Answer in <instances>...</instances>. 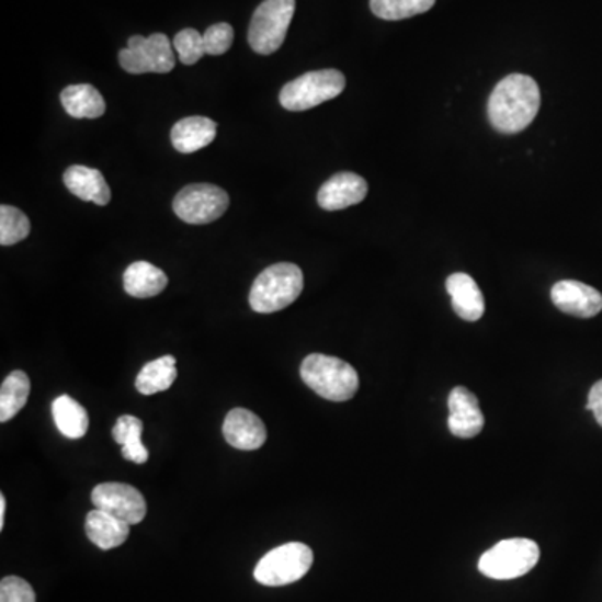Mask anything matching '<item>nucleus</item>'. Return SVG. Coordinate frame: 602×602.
Here are the masks:
<instances>
[{"instance_id":"1","label":"nucleus","mask_w":602,"mask_h":602,"mask_svg":"<svg viewBox=\"0 0 602 602\" xmlns=\"http://www.w3.org/2000/svg\"><path fill=\"white\" fill-rule=\"evenodd\" d=\"M541 107L539 86L524 75L502 79L489 98V121L502 134L524 130L535 120Z\"/></svg>"},{"instance_id":"2","label":"nucleus","mask_w":602,"mask_h":602,"mask_svg":"<svg viewBox=\"0 0 602 602\" xmlns=\"http://www.w3.org/2000/svg\"><path fill=\"white\" fill-rule=\"evenodd\" d=\"M304 272L293 263L268 266L254 280L250 305L257 314H275L295 304L304 292Z\"/></svg>"},{"instance_id":"3","label":"nucleus","mask_w":602,"mask_h":602,"mask_svg":"<svg viewBox=\"0 0 602 602\" xmlns=\"http://www.w3.org/2000/svg\"><path fill=\"white\" fill-rule=\"evenodd\" d=\"M302 380L320 397L330 401H347L359 390V374L350 363L337 356L311 353L299 368Z\"/></svg>"},{"instance_id":"4","label":"nucleus","mask_w":602,"mask_h":602,"mask_svg":"<svg viewBox=\"0 0 602 602\" xmlns=\"http://www.w3.org/2000/svg\"><path fill=\"white\" fill-rule=\"evenodd\" d=\"M345 76L337 69H321L293 79L283 86L280 103L288 111H307L342 94Z\"/></svg>"},{"instance_id":"5","label":"nucleus","mask_w":602,"mask_h":602,"mask_svg":"<svg viewBox=\"0 0 602 602\" xmlns=\"http://www.w3.org/2000/svg\"><path fill=\"white\" fill-rule=\"evenodd\" d=\"M539 546L531 539H506L487 550L479 560V571L497 581L522 578L539 563Z\"/></svg>"},{"instance_id":"6","label":"nucleus","mask_w":602,"mask_h":602,"mask_svg":"<svg viewBox=\"0 0 602 602\" xmlns=\"http://www.w3.org/2000/svg\"><path fill=\"white\" fill-rule=\"evenodd\" d=\"M295 8V0H264L258 5L248 31V43L254 53L270 56L283 46Z\"/></svg>"},{"instance_id":"7","label":"nucleus","mask_w":602,"mask_h":602,"mask_svg":"<svg viewBox=\"0 0 602 602\" xmlns=\"http://www.w3.org/2000/svg\"><path fill=\"white\" fill-rule=\"evenodd\" d=\"M314 564V553L302 543H288L261 557L254 569V579L270 588L299 581Z\"/></svg>"},{"instance_id":"8","label":"nucleus","mask_w":602,"mask_h":602,"mask_svg":"<svg viewBox=\"0 0 602 602\" xmlns=\"http://www.w3.org/2000/svg\"><path fill=\"white\" fill-rule=\"evenodd\" d=\"M120 64L129 75H166L173 71L177 57L170 39L158 32L149 37H129L126 49L120 53Z\"/></svg>"},{"instance_id":"9","label":"nucleus","mask_w":602,"mask_h":602,"mask_svg":"<svg viewBox=\"0 0 602 602\" xmlns=\"http://www.w3.org/2000/svg\"><path fill=\"white\" fill-rule=\"evenodd\" d=\"M229 196L215 184H190L177 194L173 209L188 225H208L225 215Z\"/></svg>"},{"instance_id":"10","label":"nucleus","mask_w":602,"mask_h":602,"mask_svg":"<svg viewBox=\"0 0 602 602\" xmlns=\"http://www.w3.org/2000/svg\"><path fill=\"white\" fill-rule=\"evenodd\" d=\"M91 500L95 509H101L129 525L139 524L148 512L145 496L127 484H99L92 490Z\"/></svg>"},{"instance_id":"11","label":"nucleus","mask_w":602,"mask_h":602,"mask_svg":"<svg viewBox=\"0 0 602 602\" xmlns=\"http://www.w3.org/2000/svg\"><path fill=\"white\" fill-rule=\"evenodd\" d=\"M553 304L564 314L578 318H592L601 314L602 295L598 289L576 280H563L553 286Z\"/></svg>"},{"instance_id":"12","label":"nucleus","mask_w":602,"mask_h":602,"mask_svg":"<svg viewBox=\"0 0 602 602\" xmlns=\"http://www.w3.org/2000/svg\"><path fill=\"white\" fill-rule=\"evenodd\" d=\"M448 429L455 438L473 439L482 432L484 419L479 398L465 387H455L448 395Z\"/></svg>"},{"instance_id":"13","label":"nucleus","mask_w":602,"mask_h":602,"mask_svg":"<svg viewBox=\"0 0 602 602\" xmlns=\"http://www.w3.org/2000/svg\"><path fill=\"white\" fill-rule=\"evenodd\" d=\"M368 193V184L355 173L331 177L318 191V205L327 212H339L359 205Z\"/></svg>"},{"instance_id":"14","label":"nucleus","mask_w":602,"mask_h":602,"mask_svg":"<svg viewBox=\"0 0 602 602\" xmlns=\"http://www.w3.org/2000/svg\"><path fill=\"white\" fill-rule=\"evenodd\" d=\"M223 435L238 451H257L266 442V427L247 409H232L223 423Z\"/></svg>"},{"instance_id":"15","label":"nucleus","mask_w":602,"mask_h":602,"mask_svg":"<svg viewBox=\"0 0 602 602\" xmlns=\"http://www.w3.org/2000/svg\"><path fill=\"white\" fill-rule=\"evenodd\" d=\"M447 292L452 298V308L465 321H477L486 311V299L473 276L467 273H454L447 279Z\"/></svg>"},{"instance_id":"16","label":"nucleus","mask_w":602,"mask_h":602,"mask_svg":"<svg viewBox=\"0 0 602 602\" xmlns=\"http://www.w3.org/2000/svg\"><path fill=\"white\" fill-rule=\"evenodd\" d=\"M64 184L75 196L82 201H92L95 205L106 206L111 201L110 184L101 171L88 166H71L64 173Z\"/></svg>"},{"instance_id":"17","label":"nucleus","mask_w":602,"mask_h":602,"mask_svg":"<svg viewBox=\"0 0 602 602\" xmlns=\"http://www.w3.org/2000/svg\"><path fill=\"white\" fill-rule=\"evenodd\" d=\"M216 129H218V124L208 117H184V120L178 121L171 129V143L178 151L191 155V152L200 151V149L212 145L216 138Z\"/></svg>"},{"instance_id":"18","label":"nucleus","mask_w":602,"mask_h":602,"mask_svg":"<svg viewBox=\"0 0 602 602\" xmlns=\"http://www.w3.org/2000/svg\"><path fill=\"white\" fill-rule=\"evenodd\" d=\"M86 534L99 549L110 550L126 543L129 537V524L101 509H94L86 518Z\"/></svg>"},{"instance_id":"19","label":"nucleus","mask_w":602,"mask_h":602,"mask_svg":"<svg viewBox=\"0 0 602 602\" xmlns=\"http://www.w3.org/2000/svg\"><path fill=\"white\" fill-rule=\"evenodd\" d=\"M60 103L75 120H98L106 113V101L91 84L67 86L60 92Z\"/></svg>"},{"instance_id":"20","label":"nucleus","mask_w":602,"mask_h":602,"mask_svg":"<svg viewBox=\"0 0 602 602\" xmlns=\"http://www.w3.org/2000/svg\"><path fill=\"white\" fill-rule=\"evenodd\" d=\"M168 276L148 261H136L124 272V289L134 298H152L164 292Z\"/></svg>"},{"instance_id":"21","label":"nucleus","mask_w":602,"mask_h":602,"mask_svg":"<svg viewBox=\"0 0 602 602\" xmlns=\"http://www.w3.org/2000/svg\"><path fill=\"white\" fill-rule=\"evenodd\" d=\"M53 417L57 429L63 433L64 438L78 439L84 438L89 429L88 410L76 401L69 395H60L54 400Z\"/></svg>"},{"instance_id":"22","label":"nucleus","mask_w":602,"mask_h":602,"mask_svg":"<svg viewBox=\"0 0 602 602\" xmlns=\"http://www.w3.org/2000/svg\"><path fill=\"white\" fill-rule=\"evenodd\" d=\"M177 377V359L173 355H164L143 366L136 378V388L139 394L155 395L171 388Z\"/></svg>"},{"instance_id":"23","label":"nucleus","mask_w":602,"mask_h":602,"mask_svg":"<svg viewBox=\"0 0 602 602\" xmlns=\"http://www.w3.org/2000/svg\"><path fill=\"white\" fill-rule=\"evenodd\" d=\"M143 422L138 417L123 416L117 419L113 438L123 447V457L134 464L148 462V448L141 442Z\"/></svg>"},{"instance_id":"24","label":"nucleus","mask_w":602,"mask_h":602,"mask_svg":"<svg viewBox=\"0 0 602 602\" xmlns=\"http://www.w3.org/2000/svg\"><path fill=\"white\" fill-rule=\"evenodd\" d=\"M29 394L31 380L24 372L15 371L8 375L0 387V422L14 419L27 404Z\"/></svg>"},{"instance_id":"25","label":"nucleus","mask_w":602,"mask_h":602,"mask_svg":"<svg viewBox=\"0 0 602 602\" xmlns=\"http://www.w3.org/2000/svg\"><path fill=\"white\" fill-rule=\"evenodd\" d=\"M435 0H371V9L384 21H401L413 15L425 14Z\"/></svg>"},{"instance_id":"26","label":"nucleus","mask_w":602,"mask_h":602,"mask_svg":"<svg viewBox=\"0 0 602 602\" xmlns=\"http://www.w3.org/2000/svg\"><path fill=\"white\" fill-rule=\"evenodd\" d=\"M31 232V222L21 209L14 206H0V245L11 247L25 240Z\"/></svg>"},{"instance_id":"27","label":"nucleus","mask_w":602,"mask_h":602,"mask_svg":"<svg viewBox=\"0 0 602 602\" xmlns=\"http://www.w3.org/2000/svg\"><path fill=\"white\" fill-rule=\"evenodd\" d=\"M173 46L184 66H193L206 54L205 41L196 29H183L178 32Z\"/></svg>"},{"instance_id":"28","label":"nucleus","mask_w":602,"mask_h":602,"mask_svg":"<svg viewBox=\"0 0 602 602\" xmlns=\"http://www.w3.org/2000/svg\"><path fill=\"white\" fill-rule=\"evenodd\" d=\"M232 39H235V32H232L231 25L226 24V22L212 25L203 34L205 50L209 56H222V54L228 53Z\"/></svg>"},{"instance_id":"29","label":"nucleus","mask_w":602,"mask_h":602,"mask_svg":"<svg viewBox=\"0 0 602 602\" xmlns=\"http://www.w3.org/2000/svg\"><path fill=\"white\" fill-rule=\"evenodd\" d=\"M0 602H36V592L24 579L9 576L0 582Z\"/></svg>"},{"instance_id":"30","label":"nucleus","mask_w":602,"mask_h":602,"mask_svg":"<svg viewBox=\"0 0 602 602\" xmlns=\"http://www.w3.org/2000/svg\"><path fill=\"white\" fill-rule=\"evenodd\" d=\"M586 409H588L589 412L594 413L595 422L602 427V380L594 384V387L589 391V400Z\"/></svg>"},{"instance_id":"31","label":"nucleus","mask_w":602,"mask_h":602,"mask_svg":"<svg viewBox=\"0 0 602 602\" xmlns=\"http://www.w3.org/2000/svg\"><path fill=\"white\" fill-rule=\"evenodd\" d=\"M5 511H8V504H5V497L0 496V529H4Z\"/></svg>"}]
</instances>
